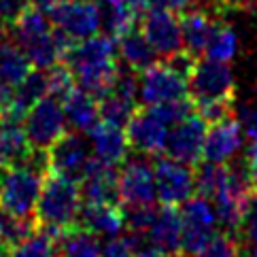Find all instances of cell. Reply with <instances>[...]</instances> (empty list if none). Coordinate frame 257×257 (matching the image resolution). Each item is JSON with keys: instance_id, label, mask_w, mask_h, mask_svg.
Returning a JSON list of instances; mask_svg holds the SVG:
<instances>
[{"instance_id": "cell-1", "label": "cell", "mask_w": 257, "mask_h": 257, "mask_svg": "<svg viewBox=\"0 0 257 257\" xmlns=\"http://www.w3.org/2000/svg\"><path fill=\"white\" fill-rule=\"evenodd\" d=\"M81 208L79 183L62 174L47 170L43 174L41 194L34 208V223L53 236H60L77 227V217Z\"/></svg>"}, {"instance_id": "cell-2", "label": "cell", "mask_w": 257, "mask_h": 257, "mask_svg": "<svg viewBox=\"0 0 257 257\" xmlns=\"http://www.w3.org/2000/svg\"><path fill=\"white\" fill-rule=\"evenodd\" d=\"M253 191L255 189L249 181V174L240 172L238 168L227 164L221 185H219V189L210 198V202L215 206L217 223L223 227V232H229L234 236L238 234V227L242 223V217L253 198Z\"/></svg>"}, {"instance_id": "cell-3", "label": "cell", "mask_w": 257, "mask_h": 257, "mask_svg": "<svg viewBox=\"0 0 257 257\" xmlns=\"http://www.w3.org/2000/svg\"><path fill=\"white\" fill-rule=\"evenodd\" d=\"M181 251L198 257L217 234V215L213 202L204 196H191L181 204Z\"/></svg>"}, {"instance_id": "cell-4", "label": "cell", "mask_w": 257, "mask_h": 257, "mask_svg": "<svg viewBox=\"0 0 257 257\" xmlns=\"http://www.w3.org/2000/svg\"><path fill=\"white\" fill-rule=\"evenodd\" d=\"M189 98L194 104L202 102H232L234 98V75L227 62L196 60L187 79Z\"/></svg>"}, {"instance_id": "cell-5", "label": "cell", "mask_w": 257, "mask_h": 257, "mask_svg": "<svg viewBox=\"0 0 257 257\" xmlns=\"http://www.w3.org/2000/svg\"><path fill=\"white\" fill-rule=\"evenodd\" d=\"M47 15L53 28L75 43L96 34L102 26V13L96 0H62L47 9Z\"/></svg>"}, {"instance_id": "cell-6", "label": "cell", "mask_w": 257, "mask_h": 257, "mask_svg": "<svg viewBox=\"0 0 257 257\" xmlns=\"http://www.w3.org/2000/svg\"><path fill=\"white\" fill-rule=\"evenodd\" d=\"M24 130L34 149L47 151L66 132V117L58 98L45 96L24 117Z\"/></svg>"}, {"instance_id": "cell-7", "label": "cell", "mask_w": 257, "mask_h": 257, "mask_svg": "<svg viewBox=\"0 0 257 257\" xmlns=\"http://www.w3.org/2000/svg\"><path fill=\"white\" fill-rule=\"evenodd\" d=\"M153 174H155L158 200L162 204L181 206L183 202L196 194V177H194V168L189 164L158 155L153 162Z\"/></svg>"}, {"instance_id": "cell-8", "label": "cell", "mask_w": 257, "mask_h": 257, "mask_svg": "<svg viewBox=\"0 0 257 257\" xmlns=\"http://www.w3.org/2000/svg\"><path fill=\"white\" fill-rule=\"evenodd\" d=\"M189 96L187 79L170 68L166 62H155L141 72L139 79V100L143 106L168 102Z\"/></svg>"}, {"instance_id": "cell-9", "label": "cell", "mask_w": 257, "mask_h": 257, "mask_svg": "<svg viewBox=\"0 0 257 257\" xmlns=\"http://www.w3.org/2000/svg\"><path fill=\"white\" fill-rule=\"evenodd\" d=\"M119 204L121 206H145L158 202V189H155L153 164L147 160H125L119 166L117 179Z\"/></svg>"}, {"instance_id": "cell-10", "label": "cell", "mask_w": 257, "mask_h": 257, "mask_svg": "<svg viewBox=\"0 0 257 257\" xmlns=\"http://www.w3.org/2000/svg\"><path fill=\"white\" fill-rule=\"evenodd\" d=\"M206 130L208 123L194 111L168 130L166 143H164V155L177 162L189 164V166H196L202 160V147H204Z\"/></svg>"}, {"instance_id": "cell-11", "label": "cell", "mask_w": 257, "mask_h": 257, "mask_svg": "<svg viewBox=\"0 0 257 257\" xmlns=\"http://www.w3.org/2000/svg\"><path fill=\"white\" fill-rule=\"evenodd\" d=\"M49 170L62 174L70 181H77L83 177V170L91 158V147L87 139H83L81 132H64L60 139L47 149Z\"/></svg>"}, {"instance_id": "cell-12", "label": "cell", "mask_w": 257, "mask_h": 257, "mask_svg": "<svg viewBox=\"0 0 257 257\" xmlns=\"http://www.w3.org/2000/svg\"><path fill=\"white\" fill-rule=\"evenodd\" d=\"M141 26V32L149 45L155 49L158 58H168L172 53L183 49V36H181V24L174 11L164 7H153L147 11Z\"/></svg>"}, {"instance_id": "cell-13", "label": "cell", "mask_w": 257, "mask_h": 257, "mask_svg": "<svg viewBox=\"0 0 257 257\" xmlns=\"http://www.w3.org/2000/svg\"><path fill=\"white\" fill-rule=\"evenodd\" d=\"M244 130L242 123L227 115L215 123H208L204 147H202V160L215 164H229L244 147Z\"/></svg>"}, {"instance_id": "cell-14", "label": "cell", "mask_w": 257, "mask_h": 257, "mask_svg": "<svg viewBox=\"0 0 257 257\" xmlns=\"http://www.w3.org/2000/svg\"><path fill=\"white\" fill-rule=\"evenodd\" d=\"M170 127L164 125L158 117L151 113L149 106H139L132 115L130 123L125 125V136L130 149L139 151L145 158H158L164 153V143Z\"/></svg>"}, {"instance_id": "cell-15", "label": "cell", "mask_w": 257, "mask_h": 257, "mask_svg": "<svg viewBox=\"0 0 257 257\" xmlns=\"http://www.w3.org/2000/svg\"><path fill=\"white\" fill-rule=\"evenodd\" d=\"M117 179V166L100 162L91 155L83 170V177L79 179L81 202H87V204H119Z\"/></svg>"}, {"instance_id": "cell-16", "label": "cell", "mask_w": 257, "mask_h": 257, "mask_svg": "<svg viewBox=\"0 0 257 257\" xmlns=\"http://www.w3.org/2000/svg\"><path fill=\"white\" fill-rule=\"evenodd\" d=\"M77 225L98 238H113L123 234L125 219L121 204H87L81 202Z\"/></svg>"}, {"instance_id": "cell-17", "label": "cell", "mask_w": 257, "mask_h": 257, "mask_svg": "<svg viewBox=\"0 0 257 257\" xmlns=\"http://www.w3.org/2000/svg\"><path fill=\"white\" fill-rule=\"evenodd\" d=\"M87 136H89L91 155L98 158L100 162H106L119 168L127 160L130 145H127V136L123 127H115L100 121Z\"/></svg>"}, {"instance_id": "cell-18", "label": "cell", "mask_w": 257, "mask_h": 257, "mask_svg": "<svg viewBox=\"0 0 257 257\" xmlns=\"http://www.w3.org/2000/svg\"><path fill=\"white\" fill-rule=\"evenodd\" d=\"M62 111L66 117V125L70 130L89 134L94 127L100 123V111H98V100L94 96H89L87 91L75 87L66 94L62 100Z\"/></svg>"}, {"instance_id": "cell-19", "label": "cell", "mask_w": 257, "mask_h": 257, "mask_svg": "<svg viewBox=\"0 0 257 257\" xmlns=\"http://www.w3.org/2000/svg\"><path fill=\"white\" fill-rule=\"evenodd\" d=\"M34 147L24 130V121L0 119V166H26Z\"/></svg>"}, {"instance_id": "cell-20", "label": "cell", "mask_w": 257, "mask_h": 257, "mask_svg": "<svg viewBox=\"0 0 257 257\" xmlns=\"http://www.w3.org/2000/svg\"><path fill=\"white\" fill-rule=\"evenodd\" d=\"M181 24V36H183V47L191 51L194 56L204 53L206 45L213 36L217 22L210 17L204 9H183L179 15Z\"/></svg>"}, {"instance_id": "cell-21", "label": "cell", "mask_w": 257, "mask_h": 257, "mask_svg": "<svg viewBox=\"0 0 257 257\" xmlns=\"http://www.w3.org/2000/svg\"><path fill=\"white\" fill-rule=\"evenodd\" d=\"M147 242L160 253L181 251V213L177 206L162 204L147 232Z\"/></svg>"}, {"instance_id": "cell-22", "label": "cell", "mask_w": 257, "mask_h": 257, "mask_svg": "<svg viewBox=\"0 0 257 257\" xmlns=\"http://www.w3.org/2000/svg\"><path fill=\"white\" fill-rule=\"evenodd\" d=\"M145 9V0H102L100 13H102V26L106 28V34L117 39L123 32L136 28Z\"/></svg>"}, {"instance_id": "cell-23", "label": "cell", "mask_w": 257, "mask_h": 257, "mask_svg": "<svg viewBox=\"0 0 257 257\" xmlns=\"http://www.w3.org/2000/svg\"><path fill=\"white\" fill-rule=\"evenodd\" d=\"M117 53L125 66L132 68L134 72H143L145 68H149L151 64L158 62L155 49L145 39V34L136 28L117 36Z\"/></svg>"}, {"instance_id": "cell-24", "label": "cell", "mask_w": 257, "mask_h": 257, "mask_svg": "<svg viewBox=\"0 0 257 257\" xmlns=\"http://www.w3.org/2000/svg\"><path fill=\"white\" fill-rule=\"evenodd\" d=\"M32 70V64L28 56L24 53V49L17 43H0V83H5L9 87L20 85L24 77Z\"/></svg>"}, {"instance_id": "cell-25", "label": "cell", "mask_w": 257, "mask_h": 257, "mask_svg": "<svg viewBox=\"0 0 257 257\" xmlns=\"http://www.w3.org/2000/svg\"><path fill=\"white\" fill-rule=\"evenodd\" d=\"M56 240L58 257H102V246L98 242V236L79 225L56 236Z\"/></svg>"}, {"instance_id": "cell-26", "label": "cell", "mask_w": 257, "mask_h": 257, "mask_svg": "<svg viewBox=\"0 0 257 257\" xmlns=\"http://www.w3.org/2000/svg\"><path fill=\"white\" fill-rule=\"evenodd\" d=\"M136 108H139L136 102H130V100H125V98H119V96L111 94V91L98 100L100 121L108 123V125H115V127H123V130H125V125L130 123V119L136 113Z\"/></svg>"}, {"instance_id": "cell-27", "label": "cell", "mask_w": 257, "mask_h": 257, "mask_svg": "<svg viewBox=\"0 0 257 257\" xmlns=\"http://www.w3.org/2000/svg\"><path fill=\"white\" fill-rule=\"evenodd\" d=\"M7 257H58V240L53 234L36 227L28 238L15 244Z\"/></svg>"}, {"instance_id": "cell-28", "label": "cell", "mask_w": 257, "mask_h": 257, "mask_svg": "<svg viewBox=\"0 0 257 257\" xmlns=\"http://www.w3.org/2000/svg\"><path fill=\"white\" fill-rule=\"evenodd\" d=\"M238 53V34L225 24H217V28L210 36L204 49V56L217 62H229Z\"/></svg>"}, {"instance_id": "cell-29", "label": "cell", "mask_w": 257, "mask_h": 257, "mask_svg": "<svg viewBox=\"0 0 257 257\" xmlns=\"http://www.w3.org/2000/svg\"><path fill=\"white\" fill-rule=\"evenodd\" d=\"M244 136L249 139V153H246V174L253 189L257 191V108H244L240 115Z\"/></svg>"}, {"instance_id": "cell-30", "label": "cell", "mask_w": 257, "mask_h": 257, "mask_svg": "<svg viewBox=\"0 0 257 257\" xmlns=\"http://www.w3.org/2000/svg\"><path fill=\"white\" fill-rule=\"evenodd\" d=\"M123 208V219H125V229L134 234H143L147 236L149 227L153 223L158 208L153 204H145V206H121Z\"/></svg>"}, {"instance_id": "cell-31", "label": "cell", "mask_w": 257, "mask_h": 257, "mask_svg": "<svg viewBox=\"0 0 257 257\" xmlns=\"http://www.w3.org/2000/svg\"><path fill=\"white\" fill-rule=\"evenodd\" d=\"M47 83H49L47 96H53L58 100H62L64 96L70 94V91L77 87L75 77H72L70 68L64 62H58V64H53L51 68H47Z\"/></svg>"}, {"instance_id": "cell-32", "label": "cell", "mask_w": 257, "mask_h": 257, "mask_svg": "<svg viewBox=\"0 0 257 257\" xmlns=\"http://www.w3.org/2000/svg\"><path fill=\"white\" fill-rule=\"evenodd\" d=\"M238 255H240V246H238V240H234V234L217 232L198 257H238Z\"/></svg>"}, {"instance_id": "cell-33", "label": "cell", "mask_w": 257, "mask_h": 257, "mask_svg": "<svg viewBox=\"0 0 257 257\" xmlns=\"http://www.w3.org/2000/svg\"><path fill=\"white\" fill-rule=\"evenodd\" d=\"M238 234H240L242 240L246 244H251L253 249L257 246V194H253L249 206H246V213L242 217L240 227H238Z\"/></svg>"}, {"instance_id": "cell-34", "label": "cell", "mask_w": 257, "mask_h": 257, "mask_svg": "<svg viewBox=\"0 0 257 257\" xmlns=\"http://www.w3.org/2000/svg\"><path fill=\"white\" fill-rule=\"evenodd\" d=\"M28 3L30 0H0V17H3L7 24H11L15 17L24 11Z\"/></svg>"}, {"instance_id": "cell-35", "label": "cell", "mask_w": 257, "mask_h": 257, "mask_svg": "<svg viewBox=\"0 0 257 257\" xmlns=\"http://www.w3.org/2000/svg\"><path fill=\"white\" fill-rule=\"evenodd\" d=\"M196 3L198 0H164V9H170V11H183V9H189Z\"/></svg>"}, {"instance_id": "cell-36", "label": "cell", "mask_w": 257, "mask_h": 257, "mask_svg": "<svg viewBox=\"0 0 257 257\" xmlns=\"http://www.w3.org/2000/svg\"><path fill=\"white\" fill-rule=\"evenodd\" d=\"M11 87L9 85H5V83H0V117L5 115V111H7V106H9V102H11Z\"/></svg>"}, {"instance_id": "cell-37", "label": "cell", "mask_w": 257, "mask_h": 257, "mask_svg": "<svg viewBox=\"0 0 257 257\" xmlns=\"http://www.w3.org/2000/svg\"><path fill=\"white\" fill-rule=\"evenodd\" d=\"M132 257H162V253H160L158 249H155V246H151L149 242H145L139 251H134V255H132Z\"/></svg>"}, {"instance_id": "cell-38", "label": "cell", "mask_w": 257, "mask_h": 257, "mask_svg": "<svg viewBox=\"0 0 257 257\" xmlns=\"http://www.w3.org/2000/svg\"><path fill=\"white\" fill-rule=\"evenodd\" d=\"M32 3L36 5V7H41L43 11H47V9H51L53 5H58V3H62V0H32Z\"/></svg>"}, {"instance_id": "cell-39", "label": "cell", "mask_w": 257, "mask_h": 257, "mask_svg": "<svg viewBox=\"0 0 257 257\" xmlns=\"http://www.w3.org/2000/svg\"><path fill=\"white\" fill-rule=\"evenodd\" d=\"M162 257H191L185 251H172V253H162Z\"/></svg>"}, {"instance_id": "cell-40", "label": "cell", "mask_w": 257, "mask_h": 257, "mask_svg": "<svg viewBox=\"0 0 257 257\" xmlns=\"http://www.w3.org/2000/svg\"><path fill=\"white\" fill-rule=\"evenodd\" d=\"M5 26H7V22L0 17V43H3V39H5Z\"/></svg>"}, {"instance_id": "cell-41", "label": "cell", "mask_w": 257, "mask_h": 257, "mask_svg": "<svg viewBox=\"0 0 257 257\" xmlns=\"http://www.w3.org/2000/svg\"><path fill=\"white\" fill-rule=\"evenodd\" d=\"M253 255H257V246H255V249H253Z\"/></svg>"}, {"instance_id": "cell-42", "label": "cell", "mask_w": 257, "mask_h": 257, "mask_svg": "<svg viewBox=\"0 0 257 257\" xmlns=\"http://www.w3.org/2000/svg\"><path fill=\"white\" fill-rule=\"evenodd\" d=\"M0 257H7V255H5V253H0Z\"/></svg>"}, {"instance_id": "cell-43", "label": "cell", "mask_w": 257, "mask_h": 257, "mask_svg": "<svg viewBox=\"0 0 257 257\" xmlns=\"http://www.w3.org/2000/svg\"><path fill=\"white\" fill-rule=\"evenodd\" d=\"M253 257H257V255H253Z\"/></svg>"}]
</instances>
